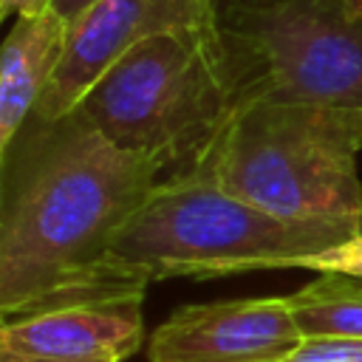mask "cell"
<instances>
[{
	"label": "cell",
	"instance_id": "obj_13",
	"mask_svg": "<svg viewBox=\"0 0 362 362\" xmlns=\"http://www.w3.org/2000/svg\"><path fill=\"white\" fill-rule=\"evenodd\" d=\"M96 0H54V6H51V11L68 25L71 20H76L88 6H93Z\"/></svg>",
	"mask_w": 362,
	"mask_h": 362
},
{
	"label": "cell",
	"instance_id": "obj_10",
	"mask_svg": "<svg viewBox=\"0 0 362 362\" xmlns=\"http://www.w3.org/2000/svg\"><path fill=\"white\" fill-rule=\"evenodd\" d=\"M286 297L303 337L362 339V280L317 274Z\"/></svg>",
	"mask_w": 362,
	"mask_h": 362
},
{
	"label": "cell",
	"instance_id": "obj_18",
	"mask_svg": "<svg viewBox=\"0 0 362 362\" xmlns=\"http://www.w3.org/2000/svg\"><path fill=\"white\" fill-rule=\"evenodd\" d=\"M0 23H3V17H0Z\"/></svg>",
	"mask_w": 362,
	"mask_h": 362
},
{
	"label": "cell",
	"instance_id": "obj_15",
	"mask_svg": "<svg viewBox=\"0 0 362 362\" xmlns=\"http://www.w3.org/2000/svg\"><path fill=\"white\" fill-rule=\"evenodd\" d=\"M337 3H339L351 17H359V20H362V0H337Z\"/></svg>",
	"mask_w": 362,
	"mask_h": 362
},
{
	"label": "cell",
	"instance_id": "obj_5",
	"mask_svg": "<svg viewBox=\"0 0 362 362\" xmlns=\"http://www.w3.org/2000/svg\"><path fill=\"white\" fill-rule=\"evenodd\" d=\"M235 105L362 107V20L337 0L223 3Z\"/></svg>",
	"mask_w": 362,
	"mask_h": 362
},
{
	"label": "cell",
	"instance_id": "obj_4",
	"mask_svg": "<svg viewBox=\"0 0 362 362\" xmlns=\"http://www.w3.org/2000/svg\"><path fill=\"white\" fill-rule=\"evenodd\" d=\"M232 110L235 85L218 23L133 45L74 113L116 147L175 175L201 164Z\"/></svg>",
	"mask_w": 362,
	"mask_h": 362
},
{
	"label": "cell",
	"instance_id": "obj_14",
	"mask_svg": "<svg viewBox=\"0 0 362 362\" xmlns=\"http://www.w3.org/2000/svg\"><path fill=\"white\" fill-rule=\"evenodd\" d=\"M0 362H48V359H37V356H25V354H17L11 348H6L0 342Z\"/></svg>",
	"mask_w": 362,
	"mask_h": 362
},
{
	"label": "cell",
	"instance_id": "obj_17",
	"mask_svg": "<svg viewBox=\"0 0 362 362\" xmlns=\"http://www.w3.org/2000/svg\"><path fill=\"white\" fill-rule=\"evenodd\" d=\"M3 175H6V164L0 167V204H3Z\"/></svg>",
	"mask_w": 362,
	"mask_h": 362
},
{
	"label": "cell",
	"instance_id": "obj_1",
	"mask_svg": "<svg viewBox=\"0 0 362 362\" xmlns=\"http://www.w3.org/2000/svg\"><path fill=\"white\" fill-rule=\"evenodd\" d=\"M161 175L76 113L31 116L6 156L0 322L90 288L144 286L110 266V249Z\"/></svg>",
	"mask_w": 362,
	"mask_h": 362
},
{
	"label": "cell",
	"instance_id": "obj_6",
	"mask_svg": "<svg viewBox=\"0 0 362 362\" xmlns=\"http://www.w3.org/2000/svg\"><path fill=\"white\" fill-rule=\"evenodd\" d=\"M221 6L223 0H96L68 23L62 57L34 119H65L133 45L167 31L212 28L221 23Z\"/></svg>",
	"mask_w": 362,
	"mask_h": 362
},
{
	"label": "cell",
	"instance_id": "obj_11",
	"mask_svg": "<svg viewBox=\"0 0 362 362\" xmlns=\"http://www.w3.org/2000/svg\"><path fill=\"white\" fill-rule=\"evenodd\" d=\"M277 362H362V339H331V337H303Z\"/></svg>",
	"mask_w": 362,
	"mask_h": 362
},
{
	"label": "cell",
	"instance_id": "obj_7",
	"mask_svg": "<svg viewBox=\"0 0 362 362\" xmlns=\"http://www.w3.org/2000/svg\"><path fill=\"white\" fill-rule=\"evenodd\" d=\"M144 288H90L0 322V342L48 362H122L144 339Z\"/></svg>",
	"mask_w": 362,
	"mask_h": 362
},
{
	"label": "cell",
	"instance_id": "obj_16",
	"mask_svg": "<svg viewBox=\"0 0 362 362\" xmlns=\"http://www.w3.org/2000/svg\"><path fill=\"white\" fill-rule=\"evenodd\" d=\"M223 3H246V6H263V3H274V0H223Z\"/></svg>",
	"mask_w": 362,
	"mask_h": 362
},
{
	"label": "cell",
	"instance_id": "obj_2",
	"mask_svg": "<svg viewBox=\"0 0 362 362\" xmlns=\"http://www.w3.org/2000/svg\"><path fill=\"white\" fill-rule=\"evenodd\" d=\"M356 229L277 218L218 187L198 170L164 175L130 215L110 249V266L144 286L170 277L297 269Z\"/></svg>",
	"mask_w": 362,
	"mask_h": 362
},
{
	"label": "cell",
	"instance_id": "obj_9",
	"mask_svg": "<svg viewBox=\"0 0 362 362\" xmlns=\"http://www.w3.org/2000/svg\"><path fill=\"white\" fill-rule=\"evenodd\" d=\"M65 28L68 25L54 11L17 17L0 42V167L54 76Z\"/></svg>",
	"mask_w": 362,
	"mask_h": 362
},
{
	"label": "cell",
	"instance_id": "obj_8",
	"mask_svg": "<svg viewBox=\"0 0 362 362\" xmlns=\"http://www.w3.org/2000/svg\"><path fill=\"white\" fill-rule=\"evenodd\" d=\"M303 339L288 297H240L175 308L147 342L150 362H277Z\"/></svg>",
	"mask_w": 362,
	"mask_h": 362
},
{
	"label": "cell",
	"instance_id": "obj_3",
	"mask_svg": "<svg viewBox=\"0 0 362 362\" xmlns=\"http://www.w3.org/2000/svg\"><path fill=\"white\" fill-rule=\"evenodd\" d=\"M359 150L362 107L243 102L195 170L277 218L362 229Z\"/></svg>",
	"mask_w": 362,
	"mask_h": 362
},
{
	"label": "cell",
	"instance_id": "obj_12",
	"mask_svg": "<svg viewBox=\"0 0 362 362\" xmlns=\"http://www.w3.org/2000/svg\"><path fill=\"white\" fill-rule=\"evenodd\" d=\"M54 0H0V17H37L51 11Z\"/></svg>",
	"mask_w": 362,
	"mask_h": 362
}]
</instances>
